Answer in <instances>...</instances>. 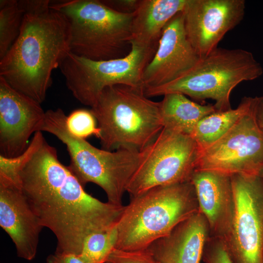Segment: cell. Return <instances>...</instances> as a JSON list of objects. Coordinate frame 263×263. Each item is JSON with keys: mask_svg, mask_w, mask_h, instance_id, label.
<instances>
[{"mask_svg": "<svg viewBox=\"0 0 263 263\" xmlns=\"http://www.w3.org/2000/svg\"><path fill=\"white\" fill-rule=\"evenodd\" d=\"M18 177L42 225L56 238V252L80 254L86 237L116 225L124 209L88 193L44 136L34 143Z\"/></svg>", "mask_w": 263, "mask_h": 263, "instance_id": "1", "label": "cell"}, {"mask_svg": "<svg viewBox=\"0 0 263 263\" xmlns=\"http://www.w3.org/2000/svg\"><path fill=\"white\" fill-rule=\"evenodd\" d=\"M51 1L26 2L19 34L0 59V77L40 104L52 85L53 71L71 52L69 22L50 7Z\"/></svg>", "mask_w": 263, "mask_h": 263, "instance_id": "2", "label": "cell"}, {"mask_svg": "<svg viewBox=\"0 0 263 263\" xmlns=\"http://www.w3.org/2000/svg\"><path fill=\"white\" fill-rule=\"evenodd\" d=\"M199 209L195 189L190 181L154 187L131 197L116 224L115 248L146 249L199 212Z\"/></svg>", "mask_w": 263, "mask_h": 263, "instance_id": "3", "label": "cell"}, {"mask_svg": "<svg viewBox=\"0 0 263 263\" xmlns=\"http://www.w3.org/2000/svg\"><path fill=\"white\" fill-rule=\"evenodd\" d=\"M91 108L100 131L98 139L105 150L141 151L163 129L160 102L149 99L142 88L108 87Z\"/></svg>", "mask_w": 263, "mask_h": 263, "instance_id": "4", "label": "cell"}, {"mask_svg": "<svg viewBox=\"0 0 263 263\" xmlns=\"http://www.w3.org/2000/svg\"><path fill=\"white\" fill-rule=\"evenodd\" d=\"M67 115L60 108L45 112L40 132L50 133L66 146L70 157L69 168L81 184L93 183L105 192L108 202L122 206L129 183L141 161V151L98 149L72 134L66 124Z\"/></svg>", "mask_w": 263, "mask_h": 263, "instance_id": "5", "label": "cell"}, {"mask_svg": "<svg viewBox=\"0 0 263 263\" xmlns=\"http://www.w3.org/2000/svg\"><path fill=\"white\" fill-rule=\"evenodd\" d=\"M50 7L63 14L70 26V51L94 60L126 56L131 45L134 13L117 11L99 0L51 1Z\"/></svg>", "mask_w": 263, "mask_h": 263, "instance_id": "6", "label": "cell"}, {"mask_svg": "<svg viewBox=\"0 0 263 263\" xmlns=\"http://www.w3.org/2000/svg\"><path fill=\"white\" fill-rule=\"evenodd\" d=\"M263 68L253 54L241 48L218 47L179 78L144 91L148 97L177 93L193 99H211L217 111L231 109V92L239 83L261 76Z\"/></svg>", "mask_w": 263, "mask_h": 263, "instance_id": "7", "label": "cell"}, {"mask_svg": "<svg viewBox=\"0 0 263 263\" xmlns=\"http://www.w3.org/2000/svg\"><path fill=\"white\" fill-rule=\"evenodd\" d=\"M130 44L126 56L115 59L94 60L71 52L66 55L59 68L68 89L79 102L91 107L104 89L114 85L144 89L143 72L157 47Z\"/></svg>", "mask_w": 263, "mask_h": 263, "instance_id": "8", "label": "cell"}, {"mask_svg": "<svg viewBox=\"0 0 263 263\" xmlns=\"http://www.w3.org/2000/svg\"><path fill=\"white\" fill-rule=\"evenodd\" d=\"M200 151L191 136L163 128L141 150L140 164L126 192L133 197L154 187L190 182Z\"/></svg>", "mask_w": 263, "mask_h": 263, "instance_id": "9", "label": "cell"}, {"mask_svg": "<svg viewBox=\"0 0 263 263\" xmlns=\"http://www.w3.org/2000/svg\"><path fill=\"white\" fill-rule=\"evenodd\" d=\"M255 97L249 111L221 138L200 151L195 170L228 176L259 175L263 169V129L256 118Z\"/></svg>", "mask_w": 263, "mask_h": 263, "instance_id": "10", "label": "cell"}, {"mask_svg": "<svg viewBox=\"0 0 263 263\" xmlns=\"http://www.w3.org/2000/svg\"><path fill=\"white\" fill-rule=\"evenodd\" d=\"M235 199L232 226L224 239L233 263H263V178L231 176Z\"/></svg>", "mask_w": 263, "mask_h": 263, "instance_id": "11", "label": "cell"}, {"mask_svg": "<svg viewBox=\"0 0 263 263\" xmlns=\"http://www.w3.org/2000/svg\"><path fill=\"white\" fill-rule=\"evenodd\" d=\"M244 0H187L182 11L187 38L200 58L218 48L243 19Z\"/></svg>", "mask_w": 263, "mask_h": 263, "instance_id": "12", "label": "cell"}, {"mask_svg": "<svg viewBox=\"0 0 263 263\" xmlns=\"http://www.w3.org/2000/svg\"><path fill=\"white\" fill-rule=\"evenodd\" d=\"M45 114L41 104L0 77V155L13 158L23 153L31 135L39 132Z\"/></svg>", "mask_w": 263, "mask_h": 263, "instance_id": "13", "label": "cell"}, {"mask_svg": "<svg viewBox=\"0 0 263 263\" xmlns=\"http://www.w3.org/2000/svg\"><path fill=\"white\" fill-rule=\"evenodd\" d=\"M200 58L187 38L181 12L165 26L156 52L144 70V91L179 78L191 70Z\"/></svg>", "mask_w": 263, "mask_h": 263, "instance_id": "14", "label": "cell"}, {"mask_svg": "<svg viewBox=\"0 0 263 263\" xmlns=\"http://www.w3.org/2000/svg\"><path fill=\"white\" fill-rule=\"evenodd\" d=\"M0 225L14 243L19 257L35 258L44 227L19 186L0 182Z\"/></svg>", "mask_w": 263, "mask_h": 263, "instance_id": "15", "label": "cell"}, {"mask_svg": "<svg viewBox=\"0 0 263 263\" xmlns=\"http://www.w3.org/2000/svg\"><path fill=\"white\" fill-rule=\"evenodd\" d=\"M193 185L199 211L206 218L209 236L224 240L230 232L235 212V199L230 176L217 172L195 170Z\"/></svg>", "mask_w": 263, "mask_h": 263, "instance_id": "16", "label": "cell"}, {"mask_svg": "<svg viewBox=\"0 0 263 263\" xmlns=\"http://www.w3.org/2000/svg\"><path fill=\"white\" fill-rule=\"evenodd\" d=\"M209 236L207 221L199 211L147 249L161 263H200Z\"/></svg>", "mask_w": 263, "mask_h": 263, "instance_id": "17", "label": "cell"}, {"mask_svg": "<svg viewBox=\"0 0 263 263\" xmlns=\"http://www.w3.org/2000/svg\"><path fill=\"white\" fill-rule=\"evenodd\" d=\"M187 0H140L134 13L130 42L157 47L168 22L182 12Z\"/></svg>", "mask_w": 263, "mask_h": 263, "instance_id": "18", "label": "cell"}, {"mask_svg": "<svg viewBox=\"0 0 263 263\" xmlns=\"http://www.w3.org/2000/svg\"><path fill=\"white\" fill-rule=\"evenodd\" d=\"M160 101L163 128L190 135L197 123L205 116L217 112L214 105H201L177 93L167 94Z\"/></svg>", "mask_w": 263, "mask_h": 263, "instance_id": "19", "label": "cell"}, {"mask_svg": "<svg viewBox=\"0 0 263 263\" xmlns=\"http://www.w3.org/2000/svg\"><path fill=\"white\" fill-rule=\"evenodd\" d=\"M252 100L253 97L244 96L236 108L217 111L202 118L191 135L200 151L209 147L224 135L249 111Z\"/></svg>", "mask_w": 263, "mask_h": 263, "instance_id": "20", "label": "cell"}, {"mask_svg": "<svg viewBox=\"0 0 263 263\" xmlns=\"http://www.w3.org/2000/svg\"><path fill=\"white\" fill-rule=\"evenodd\" d=\"M24 14L19 0H0V59L18 38Z\"/></svg>", "mask_w": 263, "mask_h": 263, "instance_id": "21", "label": "cell"}, {"mask_svg": "<svg viewBox=\"0 0 263 263\" xmlns=\"http://www.w3.org/2000/svg\"><path fill=\"white\" fill-rule=\"evenodd\" d=\"M116 225L88 236L84 241L80 255L90 263H105L115 248L117 241Z\"/></svg>", "mask_w": 263, "mask_h": 263, "instance_id": "22", "label": "cell"}, {"mask_svg": "<svg viewBox=\"0 0 263 263\" xmlns=\"http://www.w3.org/2000/svg\"><path fill=\"white\" fill-rule=\"evenodd\" d=\"M66 124L69 132L79 138L86 140L93 135L99 138L100 131L91 110L77 109L73 111L67 116Z\"/></svg>", "mask_w": 263, "mask_h": 263, "instance_id": "23", "label": "cell"}, {"mask_svg": "<svg viewBox=\"0 0 263 263\" xmlns=\"http://www.w3.org/2000/svg\"><path fill=\"white\" fill-rule=\"evenodd\" d=\"M202 259L205 263H233L224 240L211 236L205 244Z\"/></svg>", "mask_w": 263, "mask_h": 263, "instance_id": "24", "label": "cell"}, {"mask_svg": "<svg viewBox=\"0 0 263 263\" xmlns=\"http://www.w3.org/2000/svg\"><path fill=\"white\" fill-rule=\"evenodd\" d=\"M105 263H161L147 249L127 251L114 248Z\"/></svg>", "mask_w": 263, "mask_h": 263, "instance_id": "25", "label": "cell"}, {"mask_svg": "<svg viewBox=\"0 0 263 263\" xmlns=\"http://www.w3.org/2000/svg\"><path fill=\"white\" fill-rule=\"evenodd\" d=\"M46 263H90L80 255L71 253L56 252L49 255Z\"/></svg>", "mask_w": 263, "mask_h": 263, "instance_id": "26", "label": "cell"}, {"mask_svg": "<svg viewBox=\"0 0 263 263\" xmlns=\"http://www.w3.org/2000/svg\"><path fill=\"white\" fill-rule=\"evenodd\" d=\"M113 9L122 13H134L137 9L140 0H102Z\"/></svg>", "mask_w": 263, "mask_h": 263, "instance_id": "27", "label": "cell"}, {"mask_svg": "<svg viewBox=\"0 0 263 263\" xmlns=\"http://www.w3.org/2000/svg\"><path fill=\"white\" fill-rule=\"evenodd\" d=\"M255 103V113L258 122L263 129V96H256Z\"/></svg>", "mask_w": 263, "mask_h": 263, "instance_id": "28", "label": "cell"}, {"mask_svg": "<svg viewBox=\"0 0 263 263\" xmlns=\"http://www.w3.org/2000/svg\"><path fill=\"white\" fill-rule=\"evenodd\" d=\"M259 175L263 178V169L260 171L259 173Z\"/></svg>", "mask_w": 263, "mask_h": 263, "instance_id": "29", "label": "cell"}]
</instances>
